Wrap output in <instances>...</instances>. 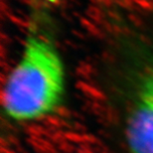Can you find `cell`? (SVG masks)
Segmentation results:
<instances>
[{
    "mask_svg": "<svg viewBox=\"0 0 153 153\" xmlns=\"http://www.w3.org/2000/svg\"><path fill=\"white\" fill-rule=\"evenodd\" d=\"M65 69L57 49L41 36L27 39L21 58L8 76L3 93L6 115L19 122L52 114L62 102Z\"/></svg>",
    "mask_w": 153,
    "mask_h": 153,
    "instance_id": "1",
    "label": "cell"
},
{
    "mask_svg": "<svg viewBox=\"0 0 153 153\" xmlns=\"http://www.w3.org/2000/svg\"><path fill=\"white\" fill-rule=\"evenodd\" d=\"M128 153H153V68L136 85L125 125Z\"/></svg>",
    "mask_w": 153,
    "mask_h": 153,
    "instance_id": "2",
    "label": "cell"
},
{
    "mask_svg": "<svg viewBox=\"0 0 153 153\" xmlns=\"http://www.w3.org/2000/svg\"><path fill=\"white\" fill-rule=\"evenodd\" d=\"M48 1H51V0H48Z\"/></svg>",
    "mask_w": 153,
    "mask_h": 153,
    "instance_id": "3",
    "label": "cell"
}]
</instances>
